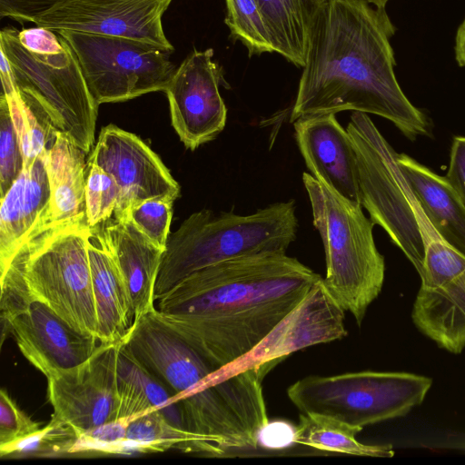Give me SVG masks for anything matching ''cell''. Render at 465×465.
<instances>
[{"label": "cell", "instance_id": "21", "mask_svg": "<svg viewBox=\"0 0 465 465\" xmlns=\"http://www.w3.org/2000/svg\"><path fill=\"white\" fill-rule=\"evenodd\" d=\"M397 163L424 214L440 236L465 256V204L444 176L406 153Z\"/></svg>", "mask_w": 465, "mask_h": 465}, {"label": "cell", "instance_id": "22", "mask_svg": "<svg viewBox=\"0 0 465 465\" xmlns=\"http://www.w3.org/2000/svg\"><path fill=\"white\" fill-rule=\"evenodd\" d=\"M85 154L66 134L56 132L45 153L51 190L47 228L86 220Z\"/></svg>", "mask_w": 465, "mask_h": 465}, {"label": "cell", "instance_id": "24", "mask_svg": "<svg viewBox=\"0 0 465 465\" xmlns=\"http://www.w3.org/2000/svg\"><path fill=\"white\" fill-rule=\"evenodd\" d=\"M266 23L274 53L298 67L305 64L315 0H255Z\"/></svg>", "mask_w": 465, "mask_h": 465}, {"label": "cell", "instance_id": "18", "mask_svg": "<svg viewBox=\"0 0 465 465\" xmlns=\"http://www.w3.org/2000/svg\"><path fill=\"white\" fill-rule=\"evenodd\" d=\"M50 201L51 190L43 154L22 170L0 198V275L30 240L46 230Z\"/></svg>", "mask_w": 465, "mask_h": 465}, {"label": "cell", "instance_id": "14", "mask_svg": "<svg viewBox=\"0 0 465 465\" xmlns=\"http://www.w3.org/2000/svg\"><path fill=\"white\" fill-rule=\"evenodd\" d=\"M172 0H67L32 23L58 31L129 38L160 47H174L163 26Z\"/></svg>", "mask_w": 465, "mask_h": 465}, {"label": "cell", "instance_id": "6", "mask_svg": "<svg viewBox=\"0 0 465 465\" xmlns=\"http://www.w3.org/2000/svg\"><path fill=\"white\" fill-rule=\"evenodd\" d=\"M86 220L47 228L16 254L31 296L77 330L97 338ZM98 339V338H97Z\"/></svg>", "mask_w": 465, "mask_h": 465}, {"label": "cell", "instance_id": "1", "mask_svg": "<svg viewBox=\"0 0 465 465\" xmlns=\"http://www.w3.org/2000/svg\"><path fill=\"white\" fill-rule=\"evenodd\" d=\"M322 277L287 253L223 261L156 300L164 322L215 368L252 351Z\"/></svg>", "mask_w": 465, "mask_h": 465}, {"label": "cell", "instance_id": "10", "mask_svg": "<svg viewBox=\"0 0 465 465\" xmlns=\"http://www.w3.org/2000/svg\"><path fill=\"white\" fill-rule=\"evenodd\" d=\"M0 283L3 330L14 335L25 358L47 379L81 365L94 354L99 340L31 296L19 267H11Z\"/></svg>", "mask_w": 465, "mask_h": 465}, {"label": "cell", "instance_id": "13", "mask_svg": "<svg viewBox=\"0 0 465 465\" xmlns=\"http://www.w3.org/2000/svg\"><path fill=\"white\" fill-rule=\"evenodd\" d=\"M119 342H100L86 361L47 379V398L54 409L52 418L71 426L78 437L105 422L119 420Z\"/></svg>", "mask_w": 465, "mask_h": 465}, {"label": "cell", "instance_id": "15", "mask_svg": "<svg viewBox=\"0 0 465 465\" xmlns=\"http://www.w3.org/2000/svg\"><path fill=\"white\" fill-rule=\"evenodd\" d=\"M223 81L213 50H193L176 68L164 93L172 125L185 148L194 151L224 129L227 107L220 94Z\"/></svg>", "mask_w": 465, "mask_h": 465}, {"label": "cell", "instance_id": "11", "mask_svg": "<svg viewBox=\"0 0 465 465\" xmlns=\"http://www.w3.org/2000/svg\"><path fill=\"white\" fill-rule=\"evenodd\" d=\"M411 319L438 346L465 349V256L448 243L425 252Z\"/></svg>", "mask_w": 465, "mask_h": 465}, {"label": "cell", "instance_id": "3", "mask_svg": "<svg viewBox=\"0 0 465 465\" xmlns=\"http://www.w3.org/2000/svg\"><path fill=\"white\" fill-rule=\"evenodd\" d=\"M295 201L277 202L251 214L192 213L169 234L155 285V302L180 281L207 266L262 253H286L296 239Z\"/></svg>", "mask_w": 465, "mask_h": 465}, {"label": "cell", "instance_id": "29", "mask_svg": "<svg viewBox=\"0 0 465 465\" xmlns=\"http://www.w3.org/2000/svg\"><path fill=\"white\" fill-rule=\"evenodd\" d=\"M78 436L68 424L53 418L37 432L13 444L1 447V457H53L71 454Z\"/></svg>", "mask_w": 465, "mask_h": 465}, {"label": "cell", "instance_id": "2", "mask_svg": "<svg viewBox=\"0 0 465 465\" xmlns=\"http://www.w3.org/2000/svg\"><path fill=\"white\" fill-rule=\"evenodd\" d=\"M385 8L363 0H326L315 12L290 122L360 112L391 122L411 141L430 134L427 116L401 90Z\"/></svg>", "mask_w": 465, "mask_h": 465}, {"label": "cell", "instance_id": "34", "mask_svg": "<svg viewBox=\"0 0 465 465\" xmlns=\"http://www.w3.org/2000/svg\"><path fill=\"white\" fill-rule=\"evenodd\" d=\"M131 420L119 419L105 422L80 435L71 454H116L118 443L125 439Z\"/></svg>", "mask_w": 465, "mask_h": 465}, {"label": "cell", "instance_id": "16", "mask_svg": "<svg viewBox=\"0 0 465 465\" xmlns=\"http://www.w3.org/2000/svg\"><path fill=\"white\" fill-rule=\"evenodd\" d=\"M87 162L110 173L120 188L114 213L120 219L133 206L149 200L174 202L180 185L161 158L137 135L116 125L104 127Z\"/></svg>", "mask_w": 465, "mask_h": 465}, {"label": "cell", "instance_id": "30", "mask_svg": "<svg viewBox=\"0 0 465 465\" xmlns=\"http://www.w3.org/2000/svg\"><path fill=\"white\" fill-rule=\"evenodd\" d=\"M85 178L86 223L94 227L114 216L120 188L114 177L93 162H87Z\"/></svg>", "mask_w": 465, "mask_h": 465}, {"label": "cell", "instance_id": "40", "mask_svg": "<svg viewBox=\"0 0 465 465\" xmlns=\"http://www.w3.org/2000/svg\"><path fill=\"white\" fill-rule=\"evenodd\" d=\"M318 4H321L326 0H315ZM372 5H374L375 7H378V8H385L387 3L389 2V0H363Z\"/></svg>", "mask_w": 465, "mask_h": 465}, {"label": "cell", "instance_id": "35", "mask_svg": "<svg viewBox=\"0 0 465 465\" xmlns=\"http://www.w3.org/2000/svg\"><path fill=\"white\" fill-rule=\"evenodd\" d=\"M18 40L25 49L40 55L57 54L64 47L58 33L39 25L19 30Z\"/></svg>", "mask_w": 465, "mask_h": 465}, {"label": "cell", "instance_id": "12", "mask_svg": "<svg viewBox=\"0 0 465 465\" xmlns=\"http://www.w3.org/2000/svg\"><path fill=\"white\" fill-rule=\"evenodd\" d=\"M344 320L345 310L322 278L252 351L218 371L232 374L258 369L267 375L295 351L344 338Z\"/></svg>", "mask_w": 465, "mask_h": 465}, {"label": "cell", "instance_id": "36", "mask_svg": "<svg viewBox=\"0 0 465 465\" xmlns=\"http://www.w3.org/2000/svg\"><path fill=\"white\" fill-rule=\"evenodd\" d=\"M67 0H0V16L20 23L33 20Z\"/></svg>", "mask_w": 465, "mask_h": 465}, {"label": "cell", "instance_id": "19", "mask_svg": "<svg viewBox=\"0 0 465 465\" xmlns=\"http://www.w3.org/2000/svg\"><path fill=\"white\" fill-rule=\"evenodd\" d=\"M125 282L134 319L155 307V285L163 254L129 220L114 217L94 226Z\"/></svg>", "mask_w": 465, "mask_h": 465}, {"label": "cell", "instance_id": "31", "mask_svg": "<svg viewBox=\"0 0 465 465\" xmlns=\"http://www.w3.org/2000/svg\"><path fill=\"white\" fill-rule=\"evenodd\" d=\"M173 203L163 199H149L127 210L118 220H129L157 247L165 251Z\"/></svg>", "mask_w": 465, "mask_h": 465}, {"label": "cell", "instance_id": "32", "mask_svg": "<svg viewBox=\"0 0 465 465\" xmlns=\"http://www.w3.org/2000/svg\"><path fill=\"white\" fill-rule=\"evenodd\" d=\"M24 169V159L4 94L0 98V198Z\"/></svg>", "mask_w": 465, "mask_h": 465}, {"label": "cell", "instance_id": "26", "mask_svg": "<svg viewBox=\"0 0 465 465\" xmlns=\"http://www.w3.org/2000/svg\"><path fill=\"white\" fill-rule=\"evenodd\" d=\"M125 438L129 440L134 454L178 449L219 457L215 447L198 435L173 425L157 409L132 419Z\"/></svg>", "mask_w": 465, "mask_h": 465}, {"label": "cell", "instance_id": "25", "mask_svg": "<svg viewBox=\"0 0 465 465\" xmlns=\"http://www.w3.org/2000/svg\"><path fill=\"white\" fill-rule=\"evenodd\" d=\"M361 428L351 426L329 416L302 413L296 425L295 441L318 450L356 456L391 458V444L368 445L356 440Z\"/></svg>", "mask_w": 465, "mask_h": 465}, {"label": "cell", "instance_id": "17", "mask_svg": "<svg viewBox=\"0 0 465 465\" xmlns=\"http://www.w3.org/2000/svg\"><path fill=\"white\" fill-rule=\"evenodd\" d=\"M292 124L297 145L311 174L339 195L361 205L355 149L336 114L302 117Z\"/></svg>", "mask_w": 465, "mask_h": 465}, {"label": "cell", "instance_id": "23", "mask_svg": "<svg viewBox=\"0 0 465 465\" xmlns=\"http://www.w3.org/2000/svg\"><path fill=\"white\" fill-rule=\"evenodd\" d=\"M116 379L118 419L132 420L157 409L173 425L188 430L174 394L133 355L124 340L118 346Z\"/></svg>", "mask_w": 465, "mask_h": 465}, {"label": "cell", "instance_id": "9", "mask_svg": "<svg viewBox=\"0 0 465 465\" xmlns=\"http://www.w3.org/2000/svg\"><path fill=\"white\" fill-rule=\"evenodd\" d=\"M56 33L74 53L98 105L164 92L177 68L169 52L148 43L74 31Z\"/></svg>", "mask_w": 465, "mask_h": 465}, {"label": "cell", "instance_id": "4", "mask_svg": "<svg viewBox=\"0 0 465 465\" xmlns=\"http://www.w3.org/2000/svg\"><path fill=\"white\" fill-rule=\"evenodd\" d=\"M302 182L324 247V284L361 326L385 277V260L373 237L375 224L361 204L339 195L311 173H303Z\"/></svg>", "mask_w": 465, "mask_h": 465}, {"label": "cell", "instance_id": "27", "mask_svg": "<svg viewBox=\"0 0 465 465\" xmlns=\"http://www.w3.org/2000/svg\"><path fill=\"white\" fill-rule=\"evenodd\" d=\"M16 132L24 159V168L45 153L54 143L58 131L42 106L29 94L19 90L17 84L3 90Z\"/></svg>", "mask_w": 465, "mask_h": 465}, {"label": "cell", "instance_id": "33", "mask_svg": "<svg viewBox=\"0 0 465 465\" xmlns=\"http://www.w3.org/2000/svg\"><path fill=\"white\" fill-rule=\"evenodd\" d=\"M42 428L9 395L0 391V448L31 436Z\"/></svg>", "mask_w": 465, "mask_h": 465}, {"label": "cell", "instance_id": "5", "mask_svg": "<svg viewBox=\"0 0 465 465\" xmlns=\"http://www.w3.org/2000/svg\"><path fill=\"white\" fill-rule=\"evenodd\" d=\"M346 129L356 153L362 207L420 275L425 245L443 239L424 214L401 172L398 153L369 115L353 112Z\"/></svg>", "mask_w": 465, "mask_h": 465}, {"label": "cell", "instance_id": "28", "mask_svg": "<svg viewBox=\"0 0 465 465\" xmlns=\"http://www.w3.org/2000/svg\"><path fill=\"white\" fill-rule=\"evenodd\" d=\"M225 24L232 37L240 41L250 55L274 53L270 34L255 0H224Z\"/></svg>", "mask_w": 465, "mask_h": 465}, {"label": "cell", "instance_id": "8", "mask_svg": "<svg viewBox=\"0 0 465 465\" xmlns=\"http://www.w3.org/2000/svg\"><path fill=\"white\" fill-rule=\"evenodd\" d=\"M15 27L0 32V51L8 59L20 91L32 96L54 126L66 134L86 153L94 142L98 104L91 94L77 58L64 40L54 54H35L25 49Z\"/></svg>", "mask_w": 465, "mask_h": 465}, {"label": "cell", "instance_id": "7", "mask_svg": "<svg viewBox=\"0 0 465 465\" xmlns=\"http://www.w3.org/2000/svg\"><path fill=\"white\" fill-rule=\"evenodd\" d=\"M432 385L427 376L405 371H362L310 375L287 389L302 413L322 414L363 427L407 415Z\"/></svg>", "mask_w": 465, "mask_h": 465}, {"label": "cell", "instance_id": "39", "mask_svg": "<svg viewBox=\"0 0 465 465\" xmlns=\"http://www.w3.org/2000/svg\"><path fill=\"white\" fill-rule=\"evenodd\" d=\"M455 58L460 67L465 66V18L456 33Z\"/></svg>", "mask_w": 465, "mask_h": 465}, {"label": "cell", "instance_id": "37", "mask_svg": "<svg viewBox=\"0 0 465 465\" xmlns=\"http://www.w3.org/2000/svg\"><path fill=\"white\" fill-rule=\"evenodd\" d=\"M296 426L284 420L268 421L258 436V447L277 450L287 448L295 441Z\"/></svg>", "mask_w": 465, "mask_h": 465}, {"label": "cell", "instance_id": "20", "mask_svg": "<svg viewBox=\"0 0 465 465\" xmlns=\"http://www.w3.org/2000/svg\"><path fill=\"white\" fill-rule=\"evenodd\" d=\"M87 248L97 316V338L102 343L119 342L126 336L134 320L125 282L95 227H91Z\"/></svg>", "mask_w": 465, "mask_h": 465}, {"label": "cell", "instance_id": "38", "mask_svg": "<svg viewBox=\"0 0 465 465\" xmlns=\"http://www.w3.org/2000/svg\"><path fill=\"white\" fill-rule=\"evenodd\" d=\"M445 177L465 204V136L453 138Z\"/></svg>", "mask_w": 465, "mask_h": 465}]
</instances>
